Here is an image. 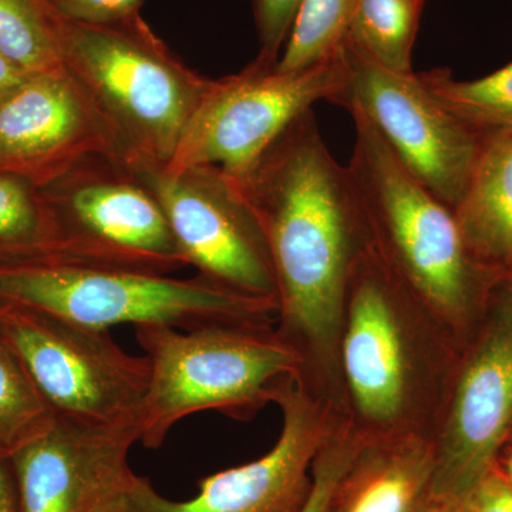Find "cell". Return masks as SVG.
Returning <instances> with one entry per match:
<instances>
[{"mask_svg":"<svg viewBox=\"0 0 512 512\" xmlns=\"http://www.w3.org/2000/svg\"><path fill=\"white\" fill-rule=\"evenodd\" d=\"M231 180L264 229L278 288L275 328L301 359L296 382L342 412L343 309L370 244L348 168L326 147L311 110Z\"/></svg>","mask_w":512,"mask_h":512,"instance_id":"1","label":"cell"},{"mask_svg":"<svg viewBox=\"0 0 512 512\" xmlns=\"http://www.w3.org/2000/svg\"><path fill=\"white\" fill-rule=\"evenodd\" d=\"M460 349L372 247L353 269L339 339L342 413L365 441L431 439Z\"/></svg>","mask_w":512,"mask_h":512,"instance_id":"2","label":"cell"},{"mask_svg":"<svg viewBox=\"0 0 512 512\" xmlns=\"http://www.w3.org/2000/svg\"><path fill=\"white\" fill-rule=\"evenodd\" d=\"M352 119L356 140L346 168L370 247L461 345L503 276L471 255L453 210L404 168L375 128Z\"/></svg>","mask_w":512,"mask_h":512,"instance_id":"3","label":"cell"},{"mask_svg":"<svg viewBox=\"0 0 512 512\" xmlns=\"http://www.w3.org/2000/svg\"><path fill=\"white\" fill-rule=\"evenodd\" d=\"M150 363L138 443L163 446L178 423L201 412L249 421L299 375L301 359L274 323H211L194 329L137 326Z\"/></svg>","mask_w":512,"mask_h":512,"instance_id":"4","label":"cell"},{"mask_svg":"<svg viewBox=\"0 0 512 512\" xmlns=\"http://www.w3.org/2000/svg\"><path fill=\"white\" fill-rule=\"evenodd\" d=\"M63 66L119 138L128 161L167 165L214 80L168 49L140 15L84 25L63 19Z\"/></svg>","mask_w":512,"mask_h":512,"instance_id":"5","label":"cell"},{"mask_svg":"<svg viewBox=\"0 0 512 512\" xmlns=\"http://www.w3.org/2000/svg\"><path fill=\"white\" fill-rule=\"evenodd\" d=\"M0 303L87 328L211 323H276L278 303L241 295L197 275L181 279L49 258L0 266Z\"/></svg>","mask_w":512,"mask_h":512,"instance_id":"6","label":"cell"},{"mask_svg":"<svg viewBox=\"0 0 512 512\" xmlns=\"http://www.w3.org/2000/svg\"><path fill=\"white\" fill-rule=\"evenodd\" d=\"M0 335L28 370L56 419L138 436L150 363L124 352L109 330L0 303Z\"/></svg>","mask_w":512,"mask_h":512,"instance_id":"7","label":"cell"},{"mask_svg":"<svg viewBox=\"0 0 512 512\" xmlns=\"http://www.w3.org/2000/svg\"><path fill=\"white\" fill-rule=\"evenodd\" d=\"M39 188L59 258L163 275L187 266L160 202L123 158H86Z\"/></svg>","mask_w":512,"mask_h":512,"instance_id":"8","label":"cell"},{"mask_svg":"<svg viewBox=\"0 0 512 512\" xmlns=\"http://www.w3.org/2000/svg\"><path fill=\"white\" fill-rule=\"evenodd\" d=\"M276 64L256 56L241 72L214 80L165 167H215L241 177L313 104L330 103L345 86L342 49L298 72H279Z\"/></svg>","mask_w":512,"mask_h":512,"instance_id":"9","label":"cell"},{"mask_svg":"<svg viewBox=\"0 0 512 512\" xmlns=\"http://www.w3.org/2000/svg\"><path fill=\"white\" fill-rule=\"evenodd\" d=\"M512 431V272L461 342L431 441L436 501H458L494 467Z\"/></svg>","mask_w":512,"mask_h":512,"instance_id":"10","label":"cell"},{"mask_svg":"<svg viewBox=\"0 0 512 512\" xmlns=\"http://www.w3.org/2000/svg\"><path fill=\"white\" fill-rule=\"evenodd\" d=\"M345 86L330 100L363 117L414 178L453 210L483 134L448 113L417 73H397L373 62L345 40Z\"/></svg>","mask_w":512,"mask_h":512,"instance_id":"11","label":"cell"},{"mask_svg":"<svg viewBox=\"0 0 512 512\" xmlns=\"http://www.w3.org/2000/svg\"><path fill=\"white\" fill-rule=\"evenodd\" d=\"M128 164L160 202L187 265L229 291L278 303L264 229L227 174L215 167Z\"/></svg>","mask_w":512,"mask_h":512,"instance_id":"12","label":"cell"},{"mask_svg":"<svg viewBox=\"0 0 512 512\" xmlns=\"http://www.w3.org/2000/svg\"><path fill=\"white\" fill-rule=\"evenodd\" d=\"M282 427L275 446L258 460L202 478L198 494L171 501L137 477L144 512H301L311 495L313 461L343 414L295 380L276 397Z\"/></svg>","mask_w":512,"mask_h":512,"instance_id":"13","label":"cell"},{"mask_svg":"<svg viewBox=\"0 0 512 512\" xmlns=\"http://www.w3.org/2000/svg\"><path fill=\"white\" fill-rule=\"evenodd\" d=\"M93 156L128 161L119 138L66 67L28 74L0 99V173L40 187Z\"/></svg>","mask_w":512,"mask_h":512,"instance_id":"14","label":"cell"},{"mask_svg":"<svg viewBox=\"0 0 512 512\" xmlns=\"http://www.w3.org/2000/svg\"><path fill=\"white\" fill-rule=\"evenodd\" d=\"M134 431L86 429L56 419L12 458L20 512H89L133 476Z\"/></svg>","mask_w":512,"mask_h":512,"instance_id":"15","label":"cell"},{"mask_svg":"<svg viewBox=\"0 0 512 512\" xmlns=\"http://www.w3.org/2000/svg\"><path fill=\"white\" fill-rule=\"evenodd\" d=\"M436 450L421 436L365 441L342 474L328 512H430Z\"/></svg>","mask_w":512,"mask_h":512,"instance_id":"16","label":"cell"},{"mask_svg":"<svg viewBox=\"0 0 512 512\" xmlns=\"http://www.w3.org/2000/svg\"><path fill=\"white\" fill-rule=\"evenodd\" d=\"M454 217L468 251L488 271L512 272V128L483 133Z\"/></svg>","mask_w":512,"mask_h":512,"instance_id":"17","label":"cell"},{"mask_svg":"<svg viewBox=\"0 0 512 512\" xmlns=\"http://www.w3.org/2000/svg\"><path fill=\"white\" fill-rule=\"evenodd\" d=\"M59 255L55 218L39 185L0 173V266Z\"/></svg>","mask_w":512,"mask_h":512,"instance_id":"18","label":"cell"},{"mask_svg":"<svg viewBox=\"0 0 512 512\" xmlns=\"http://www.w3.org/2000/svg\"><path fill=\"white\" fill-rule=\"evenodd\" d=\"M427 0H359L346 40L373 62L413 72V47Z\"/></svg>","mask_w":512,"mask_h":512,"instance_id":"19","label":"cell"},{"mask_svg":"<svg viewBox=\"0 0 512 512\" xmlns=\"http://www.w3.org/2000/svg\"><path fill=\"white\" fill-rule=\"evenodd\" d=\"M62 22L52 0H0V52L28 74L63 69Z\"/></svg>","mask_w":512,"mask_h":512,"instance_id":"20","label":"cell"},{"mask_svg":"<svg viewBox=\"0 0 512 512\" xmlns=\"http://www.w3.org/2000/svg\"><path fill=\"white\" fill-rule=\"evenodd\" d=\"M441 106L478 133L512 128V62L497 72L460 82L448 69L419 73Z\"/></svg>","mask_w":512,"mask_h":512,"instance_id":"21","label":"cell"},{"mask_svg":"<svg viewBox=\"0 0 512 512\" xmlns=\"http://www.w3.org/2000/svg\"><path fill=\"white\" fill-rule=\"evenodd\" d=\"M55 420L18 353L0 335V458L10 460Z\"/></svg>","mask_w":512,"mask_h":512,"instance_id":"22","label":"cell"},{"mask_svg":"<svg viewBox=\"0 0 512 512\" xmlns=\"http://www.w3.org/2000/svg\"><path fill=\"white\" fill-rule=\"evenodd\" d=\"M357 2L301 0L276 69L298 72L338 56L348 37Z\"/></svg>","mask_w":512,"mask_h":512,"instance_id":"23","label":"cell"},{"mask_svg":"<svg viewBox=\"0 0 512 512\" xmlns=\"http://www.w3.org/2000/svg\"><path fill=\"white\" fill-rule=\"evenodd\" d=\"M363 443L348 421H338L313 461L312 491L301 512L329 511L336 485Z\"/></svg>","mask_w":512,"mask_h":512,"instance_id":"24","label":"cell"},{"mask_svg":"<svg viewBox=\"0 0 512 512\" xmlns=\"http://www.w3.org/2000/svg\"><path fill=\"white\" fill-rule=\"evenodd\" d=\"M299 2L301 0H252L259 37L258 57L266 62H279Z\"/></svg>","mask_w":512,"mask_h":512,"instance_id":"25","label":"cell"},{"mask_svg":"<svg viewBox=\"0 0 512 512\" xmlns=\"http://www.w3.org/2000/svg\"><path fill=\"white\" fill-rule=\"evenodd\" d=\"M63 19L84 25H111L140 15L143 0H52Z\"/></svg>","mask_w":512,"mask_h":512,"instance_id":"26","label":"cell"},{"mask_svg":"<svg viewBox=\"0 0 512 512\" xmlns=\"http://www.w3.org/2000/svg\"><path fill=\"white\" fill-rule=\"evenodd\" d=\"M458 503L464 512H512V484L493 467Z\"/></svg>","mask_w":512,"mask_h":512,"instance_id":"27","label":"cell"},{"mask_svg":"<svg viewBox=\"0 0 512 512\" xmlns=\"http://www.w3.org/2000/svg\"><path fill=\"white\" fill-rule=\"evenodd\" d=\"M137 477L133 474L126 483L101 498L89 512H144L137 497Z\"/></svg>","mask_w":512,"mask_h":512,"instance_id":"28","label":"cell"},{"mask_svg":"<svg viewBox=\"0 0 512 512\" xmlns=\"http://www.w3.org/2000/svg\"><path fill=\"white\" fill-rule=\"evenodd\" d=\"M0 512H20L12 463L0 458Z\"/></svg>","mask_w":512,"mask_h":512,"instance_id":"29","label":"cell"},{"mask_svg":"<svg viewBox=\"0 0 512 512\" xmlns=\"http://www.w3.org/2000/svg\"><path fill=\"white\" fill-rule=\"evenodd\" d=\"M28 73L23 72L15 63L0 52V99L12 92L16 86L25 80Z\"/></svg>","mask_w":512,"mask_h":512,"instance_id":"30","label":"cell"},{"mask_svg":"<svg viewBox=\"0 0 512 512\" xmlns=\"http://www.w3.org/2000/svg\"><path fill=\"white\" fill-rule=\"evenodd\" d=\"M430 512H464L458 501H436Z\"/></svg>","mask_w":512,"mask_h":512,"instance_id":"31","label":"cell"},{"mask_svg":"<svg viewBox=\"0 0 512 512\" xmlns=\"http://www.w3.org/2000/svg\"><path fill=\"white\" fill-rule=\"evenodd\" d=\"M508 481L512 484V456L510 457V460H508Z\"/></svg>","mask_w":512,"mask_h":512,"instance_id":"32","label":"cell"}]
</instances>
